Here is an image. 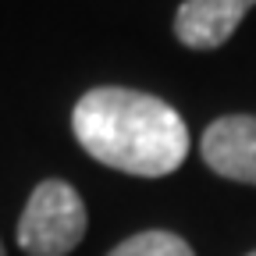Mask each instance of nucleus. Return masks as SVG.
Returning <instances> with one entry per match:
<instances>
[{"mask_svg": "<svg viewBox=\"0 0 256 256\" xmlns=\"http://www.w3.org/2000/svg\"><path fill=\"white\" fill-rule=\"evenodd\" d=\"M203 160L220 178L256 185V118L252 114H228L217 118L203 132Z\"/></svg>", "mask_w": 256, "mask_h": 256, "instance_id": "3", "label": "nucleus"}, {"mask_svg": "<svg viewBox=\"0 0 256 256\" xmlns=\"http://www.w3.org/2000/svg\"><path fill=\"white\" fill-rule=\"evenodd\" d=\"M249 256H256V252H249Z\"/></svg>", "mask_w": 256, "mask_h": 256, "instance_id": "7", "label": "nucleus"}, {"mask_svg": "<svg viewBox=\"0 0 256 256\" xmlns=\"http://www.w3.org/2000/svg\"><path fill=\"white\" fill-rule=\"evenodd\" d=\"M107 256H196L188 249V242L182 235L171 232H139L132 238H124L121 246H114Z\"/></svg>", "mask_w": 256, "mask_h": 256, "instance_id": "5", "label": "nucleus"}, {"mask_svg": "<svg viewBox=\"0 0 256 256\" xmlns=\"http://www.w3.org/2000/svg\"><path fill=\"white\" fill-rule=\"evenodd\" d=\"M0 256H8V252H4V242H0Z\"/></svg>", "mask_w": 256, "mask_h": 256, "instance_id": "6", "label": "nucleus"}, {"mask_svg": "<svg viewBox=\"0 0 256 256\" xmlns=\"http://www.w3.org/2000/svg\"><path fill=\"white\" fill-rule=\"evenodd\" d=\"M256 0H185L174 14V36L192 50H214L232 40Z\"/></svg>", "mask_w": 256, "mask_h": 256, "instance_id": "4", "label": "nucleus"}, {"mask_svg": "<svg viewBox=\"0 0 256 256\" xmlns=\"http://www.w3.org/2000/svg\"><path fill=\"white\" fill-rule=\"evenodd\" d=\"M86 203L60 178L40 182L18 217V246L25 256H68L86 235Z\"/></svg>", "mask_w": 256, "mask_h": 256, "instance_id": "2", "label": "nucleus"}, {"mask_svg": "<svg viewBox=\"0 0 256 256\" xmlns=\"http://www.w3.org/2000/svg\"><path fill=\"white\" fill-rule=\"evenodd\" d=\"M72 132L92 160L136 178H164L188 156L182 114L156 96L124 86L89 89L72 110Z\"/></svg>", "mask_w": 256, "mask_h": 256, "instance_id": "1", "label": "nucleus"}]
</instances>
